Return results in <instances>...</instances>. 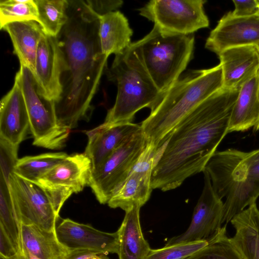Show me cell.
<instances>
[{"label":"cell","instance_id":"cell-1","mask_svg":"<svg viewBox=\"0 0 259 259\" xmlns=\"http://www.w3.org/2000/svg\"><path fill=\"white\" fill-rule=\"evenodd\" d=\"M239 91V89L223 88L178 123L159 148L152 172L153 189H174L188 178L205 170L228 134Z\"/></svg>","mask_w":259,"mask_h":259},{"label":"cell","instance_id":"cell-2","mask_svg":"<svg viewBox=\"0 0 259 259\" xmlns=\"http://www.w3.org/2000/svg\"><path fill=\"white\" fill-rule=\"evenodd\" d=\"M68 19L57 36L66 61L63 93L56 103L60 125L71 130L87 116L108 57L99 36L100 15L87 1L68 0Z\"/></svg>","mask_w":259,"mask_h":259},{"label":"cell","instance_id":"cell-3","mask_svg":"<svg viewBox=\"0 0 259 259\" xmlns=\"http://www.w3.org/2000/svg\"><path fill=\"white\" fill-rule=\"evenodd\" d=\"M221 65L190 70L162 93L141 124L148 141L158 149L178 123L194 108L223 88Z\"/></svg>","mask_w":259,"mask_h":259},{"label":"cell","instance_id":"cell-4","mask_svg":"<svg viewBox=\"0 0 259 259\" xmlns=\"http://www.w3.org/2000/svg\"><path fill=\"white\" fill-rule=\"evenodd\" d=\"M106 72L109 79L116 83L117 94L114 105L108 111L104 124L132 122L140 110L145 107L151 110L161 94L133 43L115 55Z\"/></svg>","mask_w":259,"mask_h":259},{"label":"cell","instance_id":"cell-5","mask_svg":"<svg viewBox=\"0 0 259 259\" xmlns=\"http://www.w3.org/2000/svg\"><path fill=\"white\" fill-rule=\"evenodd\" d=\"M194 39L193 34L166 33L154 25L148 34L133 42L161 94L179 78L192 59Z\"/></svg>","mask_w":259,"mask_h":259},{"label":"cell","instance_id":"cell-6","mask_svg":"<svg viewBox=\"0 0 259 259\" xmlns=\"http://www.w3.org/2000/svg\"><path fill=\"white\" fill-rule=\"evenodd\" d=\"M212 188L224 201L223 223L226 224L250 205L257 197L252 185L239 172L233 148L216 151L206 165Z\"/></svg>","mask_w":259,"mask_h":259},{"label":"cell","instance_id":"cell-7","mask_svg":"<svg viewBox=\"0 0 259 259\" xmlns=\"http://www.w3.org/2000/svg\"><path fill=\"white\" fill-rule=\"evenodd\" d=\"M15 80L19 83L26 103L33 145L53 150L61 148L70 130L59 123L55 102L37 93L33 74L25 67L20 66Z\"/></svg>","mask_w":259,"mask_h":259},{"label":"cell","instance_id":"cell-8","mask_svg":"<svg viewBox=\"0 0 259 259\" xmlns=\"http://www.w3.org/2000/svg\"><path fill=\"white\" fill-rule=\"evenodd\" d=\"M147 143L141 128L92 170L89 186L100 203H108L133 169Z\"/></svg>","mask_w":259,"mask_h":259},{"label":"cell","instance_id":"cell-9","mask_svg":"<svg viewBox=\"0 0 259 259\" xmlns=\"http://www.w3.org/2000/svg\"><path fill=\"white\" fill-rule=\"evenodd\" d=\"M205 3L203 0H152L139 11L161 31L187 35L209 26Z\"/></svg>","mask_w":259,"mask_h":259},{"label":"cell","instance_id":"cell-10","mask_svg":"<svg viewBox=\"0 0 259 259\" xmlns=\"http://www.w3.org/2000/svg\"><path fill=\"white\" fill-rule=\"evenodd\" d=\"M9 188L16 215L21 223L55 231L59 218L47 191L39 183L12 173Z\"/></svg>","mask_w":259,"mask_h":259},{"label":"cell","instance_id":"cell-11","mask_svg":"<svg viewBox=\"0 0 259 259\" xmlns=\"http://www.w3.org/2000/svg\"><path fill=\"white\" fill-rule=\"evenodd\" d=\"M204 186L194 209L191 223L183 233L169 239L165 246L209 241L222 228L224 201L214 192L210 177L204 170Z\"/></svg>","mask_w":259,"mask_h":259},{"label":"cell","instance_id":"cell-12","mask_svg":"<svg viewBox=\"0 0 259 259\" xmlns=\"http://www.w3.org/2000/svg\"><path fill=\"white\" fill-rule=\"evenodd\" d=\"M66 71L57 37L45 34L38 46L33 75L37 93L47 100L57 103L63 93L62 77Z\"/></svg>","mask_w":259,"mask_h":259},{"label":"cell","instance_id":"cell-13","mask_svg":"<svg viewBox=\"0 0 259 259\" xmlns=\"http://www.w3.org/2000/svg\"><path fill=\"white\" fill-rule=\"evenodd\" d=\"M158 149L153 143H147L132 171L108 202L110 207L125 211L135 205L142 207L149 200L153 189L152 172Z\"/></svg>","mask_w":259,"mask_h":259},{"label":"cell","instance_id":"cell-14","mask_svg":"<svg viewBox=\"0 0 259 259\" xmlns=\"http://www.w3.org/2000/svg\"><path fill=\"white\" fill-rule=\"evenodd\" d=\"M248 45L259 46V14L241 17L229 12L211 30L205 47L219 55L226 49Z\"/></svg>","mask_w":259,"mask_h":259},{"label":"cell","instance_id":"cell-15","mask_svg":"<svg viewBox=\"0 0 259 259\" xmlns=\"http://www.w3.org/2000/svg\"><path fill=\"white\" fill-rule=\"evenodd\" d=\"M92 172L90 159L83 153L68 155L39 180L45 189L69 197L89 186Z\"/></svg>","mask_w":259,"mask_h":259},{"label":"cell","instance_id":"cell-16","mask_svg":"<svg viewBox=\"0 0 259 259\" xmlns=\"http://www.w3.org/2000/svg\"><path fill=\"white\" fill-rule=\"evenodd\" d=\"M55 231L59 242L68 250H88L106 254L117 253V231L103 232L69 219L56 224Z\"/></svg>","mask_w":259,"mask_h":259},{"label":"cell","instance_id":"cell-17","mask_svg":"<svg viewBox=\"0 0 259 259\" xmlns=\"http://www.w3.org/2000/svg\"><path fill=\"white\" fill-rule=\"evenodd\" d=\"M30 129L27 107L21 89L14 80L0 103V139L14 146L24 140Z\"/></svg>","mask_w":259,"mask_h":259},{"label":"cell","instance_id":"cell-18","mask_svg":"<svg viewBox=\"0 0 259 259\" xmlns=\"http://www.w3.org/2000/svg\"><path fill=\"white\" fill-rule=\"evenodd\" d=\"M141 125L133 122L106 125L87 131L84 153L90 159L92 170L98 167L116 149L135 133Z\"/></svg>","mask_w":259,"mask_h":259},{"label":"cell","instance_id":"cell-19","mask_svg":"<svg viewBox=\"0 0 259 259\" xmlns=\"http://www.w3.org/2000/svg\"><path fill=\"white\" fill-rule=\"evenodd\" d=\"M223 88L240 89L259 70V46L248 45L226 49L219 55Z\"/></svg>","mask_w":259,"mask_h":259},{"label":"cell","instance_id":"cell-20","mask_svg":"<svg viewBox=\"0 0 259 259\" xmlns=\"http://www.w3.org/2000/svg\"><path fill=\"white\" fill-rule=\"evenodd\" d=\"M2 29L9 35L20 66L28 68L33 75L38 46L45 34L41 25L35 21H25L8 24Z\"/></svg>","mask_w":259,"mask_h":259},{"label":"cell","instance_id":"cell-21","mask_svg":"<svg viewBox=\"0 0 259 259\" xmlns=\"http://www.w3.org/2000/svg\"><path fill=\"white\" fill-rule=\"evenodd\" d=\"M235 230L230 240L242 259H259V208L248 206L230 221Z\"/></svg>","mask_w":259,"mask_h":259},{"label":"cell","instance_id":"cell-22","mask_svg":"<svg viewBox=\"0 0 259 259\" xmlns=\"http://www.w3.org/2000/svg\"><path fill=\"white\" fill-rule=\"evenodd\" d=\"M141 207L135 205L125 211L123 220L117 231L119 259H146L151 249L142 231Z\"/></svg>","mask_w":259,"mask_h":259},{"label":"cell","instance_id":"cell-23","mask_svg":"<svg viewBox=\"0 0 259 259\" xmlns=\"http://www.w3.org/2000/svg\"><path fill=\"white\" fill-rule=\"evenodd\" d=\"M133 30L128 20L119 11L100 16L99 36L103 54L108 58L122 53L132 44Z\"/></svg>","mask_w":259,"mask_h":259},{"label":"cell","instance_id":"cell-24","mask_svg":"<svg viewBox=\"0 0 259 259\" xmlns=\"http://www.w3.org/2000/svg\"><path fill=\"white\" fill-rule=\"evenodd\" d=\"M257 73L239 89L231 114L228 133L253 128L259 121Z\"/></svg>","mask_w":259,"mask_h":259},{"label":"cell","instance_id":"cell-25","mask_svg":"<svg viewBox=\"0 0 259 259\" xmlns=\"http://www.w3.org/2000/svg\"><path fill=\"white\" fill-rule=\"evenodd\" d=\"M23 252L38 259H64L70 252L58 240L55 231L21 224Z\"/></svg>","mask_w":259,"mask_h":259},{"label":"cell","instance_id":"cell-26","mask_svg":"<svg viewBox=\"0 0 259 259\" xmlns=\"http://www.w3.org/2000/svg\"><path fill=\"white\" fill-rule=\"evenodd\" d=\"M67 156L65 153L58 152L25 156L18 159L13 173L26 180L38 183L42 176Z\"/></svg>","mask_w":259,"mask_h":259},{"label":"cell","instance_id":"cell-27","mask_svg":"<svg viewBox=\"0 0 259 259\" xmlns=\"http://www.w3.org/2000/svg\"><path fill=\"white\" fill-rule=\"evenodd\" d=\"M38 22L46 34L57 37L68 19V0H35Z\"/></svg>","mask_w":259,"mask_h":259},{"label":"cell","instance_id":"cell-28","mask_svg":"<svg viewBox=\"0 0 259 259\" xmlns=\"http://www.w3.org/2000/svg\"><path fill=\"white\" fill-rule=\"evenodd\" d=\"M0 228L10 238L20 252H23L21 224L16 215L11 200L9 184L0 179Z\"/></svg>","mask_w":259,"mask_h":259},{"label":"cell","instance_id":"cell-29","mask_svg":"<svg viewBox=\"0 0 259 259\" xmlns=\"http://www.w3.org/2000/svg\"><path fill=\"white\" fill-rule=\"evenodd\" d=\"M38 14L35 0H1L0 29L17 22L35 21Z\"/></svg>","mask_w":259,"mask_h":259},{"label":"cell","instance_id":"cell-30","mask_svg":"<svg viewBox=\"0 0 259 259\" xmlns=\"http://www.w3.org/2000/svg\"><path fill=\"white\" fill-rule=\"evenodd\" d=\"M226 225L206 246L185 259H242L227 235Z\"/></svg>","mask_w":259,"mask_h":259},{"label":"cell","instance_id":"cell-31","mask_svg":"<svg viewBox=\"0 0 259 259\" xmlns=\"http://www.w3.org/2000/svg\"><path fill=\"white\" fill-rule=\"evenodd\" d=\"M208 244V241H201L151 249L146 259H185Z\"/></svg>","mask_w":259,"mask_h":259},{"label":"cell","instance_id":"cell-32","mask_svg":"<svg viewBox=\"0 0 259 259\" xmlns=\"http://www.w3.org/2000/svg\"><path fill=\"white\" fill-rule=\"evenodd\" d=\"M240 155L246 177L259 196V148L249 152L240 150Z\"/></svg>","mask_w":259,"mask_h":259},{"label":"cell","instance_id":"cell-33","mask_svg":"<svg viewBox=\"0 0 259 259\" xmlns=\"http://www.w3.org/2000/svg\"><path fill=\"white\" fill-rule=\"evenodd\" d=\"M1 145V177L9 184L11 174L18 160V146H14L0 139Z\"/></svg>","mask_w":259,"mask_h":259},{"label":"cell","instance_id":"cell-34","mask_svg":"<svg viewBox=\"0 0 259 259\" xmlns=\"http://www.w3.org/2000/svg\"><path fill=\"white\" fill-rule=\"evenodd\" d=\"M235 9L232 12L237 17H250L258 14L259 4L257 0H234Z\"/></svg>","mask_w":259,"mask_h":259},{"label":"cell","instance_id":"cell-35","mask_svg":"<svg viewBox=\"0 0 259 259\" xmlns=\"http://www.w3.org/2000/svg\"><path fill=\"white\" fill-rule=\"evenodd\" d=\"M89 6L100 16L116 11L123 5L120 0H88Z\"/></svg>","mask_w":259,"mask_h":259},{"label":"cell","instance_id":"cell-36","mask_svg":"<svg viewBox=\"0 0 259 259\" xmlns=\"http://www.w3.org/2000/svg\"><path fill=\"white\" fill-rule=\"evenodd\" d=\"M19 252L5 231L0 228V259L12 257Z\"/></svg>","mask_w":259,"mask_h":259},{"label":"cell","instance_id":"cell-37","mask_svg":"<svg viewBox=\"0 0 259 259\" xmlns=\"http://www.w3.org/2000/svg\"><path fill=\"white\" fill-rule=\"evenodd\" d=\"M107 257L106 254L88 250L76 249L70 250L64 259H105Z\"/></svg>","mask_w":259,"mask_h":259},{"label":"cell","instance_id":"cell-38","mask_svg":"<svg viewBox=\"0 0 259 259\" xmlns=\"http://www.w3.org/2000/svg\"><path fill=\"white\" fill-rule=\"evenodd\" d=\"M8 259H38L31 254L25 252H19L14 256Z\"/></svg>","mask_w":259,"mask_h":259},{"label":"cell","instance_id":"cell-39","mask_svg":"<svg viewBox=\"0 0 259 259\" xmlns=\"http://www.w3.org/2000/svg\"><path fill=\"white\" fill-rule=\"evenodd\" d=\"M258 95L259 98V70L258 71ZM253 130L255 131H259V121L257 124L253 127Z\"/></svg>","mask_w":259,"mask_h":259},{"label":"cell","instance_id":"cell-40","mask_svg":"<svg viewBox=\"0 0 259 259\" xmlns=\"http://www.w3.org/2000/svg\"><path fill=\"white\" fill-rule=\"evenodd\" d=\"M105 259H110L108 256L106 257Z\"/></svg>","mask_w":259,"mask_h":259},{"label":"cell","instance_id":"cell-41","mask_svg":"<svg viewBox=\"0 0 259 259\" xmlns=\"http://www.w3.org/2000/svg\"><path fill=\"white\" fill-rule=\"evenodd\" d=\"M258 4H259V0H257Z\"/></svg>","mask_w":259,"mask_h":259},{"label":"cell","instance_id":"cell-42","mask_svg":"<svg viewBox=\"0 0 259 259\" xmlns=\"http://www.w3.org/2000/svg\"><path fill=\"white\" fill-rule=\"evenodd\" d=\"M258 14H259V13H258Z\"/></svg>","mask_w":259,"mask_h":259},{"label":"cell","instance_id":"cell-43","mask_svg":"<svg viewBox=\"0 0 259 259\" xmlns=\"http://www.w3.org/2000/svg\"></svg>","mask_w":259,"mask_h":259},{"label":"cell","instance_id":"cell-44","mask_svg":"<svg viewBox=\"0 0 259 259\" xmlns=\"http://www.w3.org/2000/svg\"></svg>","mask_w":259,"mask_h":259}]
</instances>
